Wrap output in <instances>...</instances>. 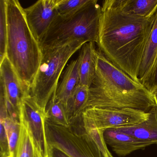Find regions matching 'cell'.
<instances>
[{
	"mask_svg": "<svg viewBox=\"0 0 157 157\" xmlns=\"http://www.w3.org/2000/svg\"><path fill=\"white\" fill-rule=\"evenodd\" d=\"M21 130L15 157H39L28 125L20 115Z\"/></svg>",
	"mask_w": 157,
	"mask_h": 157,
	"instance_id": "ac0fdd59",
	"label": "cell"
},
{
	"mask_svg": "<svg viewBox=\"0 0 157 157\" xmlns=\"http://www.w3.org/2000/svg\"><path fill=\"white\" fill-rule=\"evenodd\" d=\"M89 88L78 84L66 105V109L69 122L81 116L88 100Z\"/></svg>",
	"mask_w": 157,
	"mask_h": 157,
	"instance_id": "e0dca14e",
	"label": "cell"
},
{
	"mask_svg": "<svg viewBox=\"0 0 157 157\" xmlns=\"http://www.w3.org/2000/svg\"><path fill=\"white\" fill-rule=\"evenodd\" d=\"M20 115L27 123L39 157H50L46 136V112L38 106L31 94L23 100Z\"/></svg>",
	"mask_w": 157,
	"mask_h": 157,
	"instance_id": "ba28073f",
	"label": "cell"
},
{
	"mask_svg": "<svg viewBox=\"0 0 157 157\" xmlns=\"http://www.w3.org/2000/svg\"><path fill=\"white\" fill-rule=\"evenodd\" d=\"M93 0H59L57 7L59 15L70 16L78 12L92 2Z\"/></svg>",
	"mask_w": 157,
	"mask_h": 157,
	"instance_id": "44dd1931",
	"label": "cell"
},
{
	"mask_svg": "<svg viewBox=\"0 0 157 157\" xmlns=\"http://www.w3.org/2000/svg\"><path fill=\"white\" fill-rule=\"evenodd\" d=\"M80 63L79 56L71 62L58 86L56 97L66 107L73 91L79 83Z\"/></svg>",
	"mask_w": 157,
	"mask_h": 157,
	"instance_id": "5bb4252c",
	"label": "cell"
},
{
	"mask_svg": "<svg viewBox=\"0 0 157 157\" xmlns=\"http://www.w3.org/2000/svg\"><path fill=\"white\" fill-rule=\"evenodd\" d=\"M155 106L150 92L97 50L96 75L89 88L84 110L91 107L132 108L148 112Z\"/></svg>",
	"mask_w": 157,
	"mask_h": 157,
	"instance_id": "7a4b0ae2",
	"label": "cell"
},
{
	"mask_svg": "<svg viewBox=\"0 0 157 157\" xmlns=\"http://www.w3.org/2000/svg\"><path fill=\"white\" fill-rule=\"evenodd\" d=\"M56 92L48 104L46 109V119L56 124L67 126L69 122L67 116L66 106L56 97Z\"/></svg>",
	"mask_w": 157,
	"mask_h": 157,
	"instance_id": "d6986e66",
	"label": "cell"
},
{
	"mask_svg": "<svg viewBox=\"0 0 157 157\" xmlns=\"http://www.w3.org/2000/svg\"><path fill=\"white\" fill-rule=\"evenodd\" d=\"M140 82L151 94L157 89V55L147 76Z\"/></svg>",
	"mask_w": 157,
	"mask_h": 157,
	"instance_id": "603a6c76",
	"label": "cell"
},
{
	"mask_svg": "<svg viewBox=\"0 0 157 157\" xmlns=\"http://www.w3.org/2000/svg\"><path fill=\"white\" fill-rule=\"evenodd\" d=\"M124 13L134 17L147 18L157 11V0H113Z\"/></svg>",
	"mask_w": 157,
	"mask_h": 157,
	"instance_id": "9a60e30c",
	"label": "cell"
},
{
	"mask_svg": "<svg viewBox=\"0 0 157 157\" xmlns=\"http://www.w3.org/2000/svg\"><path fill=\"white\" fill-rule=\"evenodd\" d=\"M0 122L3 123L5 127L10 147V157H15L21 130L20 120L8 116L6 117H0Z\"/></svg>",
	"mask_w": 157,
	"mask_h": 157,
	"instance_id": "ffe728a7",
	"label": "cell"
},
{
	"mask_svg": "<svg viewBox=\"0 0 157 157\" xmlns=\"http://www.w3.org/2000/svg\"><path fill=\"white\" fill-rule=\"evenodd\" d=\"M8 21L6 0L0 1V62L6 56Z\"/></svg>",
	"mask_w": 157,
	"mask_h": 157,
	"instance_id": "7402d4cb",
	"label": "cell"
},
{
	"mask_svg": "<svg viewBox=\"0 0 157 157\" xmlns=\"http://www.w3.org/2000/svg\"><path fill=\"white\" fill-rule=\"evenodd\" d=\"M101 14V7L97 0L72 15L58 14L39 43L41 49L59 47L75 41L97 44Z\"/></svg>",
	"mask_w": 157,
	"mask_h": 157,
	"instance_id": "5b68a950",
	"label": "cell"
},
{
	"mask_svg": "<svg viewBox=\"0 0 157 157\" xmlns=\"http://www.w3.org/2000/svg\"><path fill=\"white\" fill-rule=\"evenodd\" d=\"M6 3L8 30L6 56L25 90L31 94L42 59V49L29 27L20 2L6 0Z\"/></svg>",
	"mask_w": 157,
	"mask_h": 157,
	"instance_id": "3957f363",
	"label": "cell"
},
{
	"mask_svg": "<svg viewBox=\"0 0 157 157\" xmlns=\"http://www.w3.org/2000/svg\"><path fill=\"white\" fill-rule=\"evenodd\" d=\"M1 82L4 87L6 100L20 114V108L23 100L30 95L25 90L23 85L7 57L0 62Z\"/></svg>",
	"mask_w": 157,
	"mask_h": 157,
	"instance_id": "30bf717a",
	"label": "cell"
},
{
	"mask_svg": "<svg viewBox=\"0 0 157 157\" xmlns=\"http://www.w3.org/2000/svg\"><path fill=\"white\" fill-rule=\"evenodd\" d=\"M81 48L79 84L90 88L96 75L97 50L93 42L86 43Z\"/></svg>",
	"mask_w": 157,
	"mask_h": 157,
	"instance_id": "4fadbf2b",
	"label": "cell"
},
{
	"mask_svg": "<svg viewBox=\"0 0 157 157\" xmlns=\"http://www.w3.org/2000/svg\"><path fill=\"white\" fill-rule=\"evenodd\" d=\"M59 0H39L24 9L27 23L39 43L43 39L56 16Z\"/></svg>",
	"mask_w": 157,
	"mask_h": 157,
	"instance_id": "9c48e42d",
	"label": "cell"
},
{
	"mask_svg": "<svg viewBox=\"0 0 157 157\" xmlns=\"http://www.w3.org/2000/svg\"><path fill=\"white\" fill-rule=\"evenodd\" d=\"M149 112L148 118L141 123L113 128L151 145H157V112L154 107Z\"/></svg>",
	"mask_w": 157,
	"mask_h": 157,
	"instance_id": "7c38bea8",
	"label": "cell"
},
{
	"mask_svg": "<svg viewBox=\"0 0 157 157\" xmlns=\"http://www.w3.org/2000/svg\"><path fill=\"white\" fill-rule=\"evenodd\" d=\"M150 112L132 108L91 107L82 112V121L86 129L104 132L116 128L139 124L148 118Z\"/></svg>",
	"mask_w": 157,
	"mask_h": 157,
	"instance_id": "52a82bcc",
	"label": "cell"
},
{
	"mask_svg": "<svg viewBox=\"0 0 157 157\" xmlns=\"http://www.w3.org/2000/svg\"><path fill=\"white\" fill-rule=\"evenodd\" d=\"M45 130L49 147L58 148L71 157H113L104 139V132L86 129L82 116L67 126L46 119Z\"/></svg>",
	"mask_w": 157,
	"mask_h": 157,
	"instance_id": "277c9868",
	"label": "cell"
},
{
	"mask_svg": "<svg viewBox=\"0 0 157 157\" xmlns=\"http://www.w3.org/2000/svg\"><path fill=\"white\" fill-rule=\"evenodd\" d=\"M86 43L75 41L59 47L42 49V59L31 88V95L45 112L48 102L56 92L64 67L71 57Z\"/></svg>",
	"mask_w": 157,
	"mask_h": 157,
	"instance_id": "8992f818",
	"label": "cell"
},
{
	"mask_svg": "<svg viewBox=\"0 0 157 157\" xmlns=\"http://www.w3.org/2000/svg\"><path fill=\"white\" fill-rule=\"evenodd\" d=\"M157 55V11L154 23L149 35L143 52L138 71L139 82L150 70Z\"/></svg>",
	"mask_w": 157,
	"mask_h": 157,
	"instance_id": "2e32d148",
	"label": "cell"
},
{
	"mask_svg": "<svg viewBox=\"0 0 157 157\" xmlns=\"http://www.w3.org/2000/svg\"><path fill=\"white\" fill-rule=\"evenodd\" d=\"M156 14L147 18L134 17L122 12L113 0L103 2L97 43L100 51L137 82Z\"/></svg>",
	"mask_w": 157,
	"mask_h": 157,
	"instance_id": "6da1fadb",
	"label": "cell"
},
{
	"mask_svg": "<svg viewBox=\"0 0 157 157\" xmlns=\"http://www.w3.org/2000/svg\"><path fill=\"white\" fill-rule=\"evenodd\" d=\"M153 95V98H154V101L155 103V108L157 112V89L156 90L154 91L152 93Z\"/></svg>",
	"mask_w": 157,
	"mask_h": 157,
	"instance_id": "d4e9b609",
	"label": "cell"
},
{
	"mask_svg": "<svg viewBox=\"0 0 157 157\" xmlns=\"http://www.w3.org/2000/svg\"><path fill=\"white\" fill-rule=\"evenodd\" d=\"M103 137L106 145L111 147L119 157H125L135 151L151 145L113 128L106 129L104 132Z\"/></svg>",
	"mask_w": 157,
	"mask_h": 157,
	"instance_id": "8fae6325",
	"label": "cell"
},
{
	"mask_svg": "<svg viewBox=\"0 0 157 157\" xmlns=\"http://www.w3.org/2000/svg\"><path fill=\"white\" fill-rule=\"evenodd\" d=\"M50 157H71L64 151L55 147H49Z\"/></svg>",
	"mask_w": 157,
	"mask_h": 157,
	"instance_id": "cb8c5ba5",
	"label": "cell"
}]
</instances>
